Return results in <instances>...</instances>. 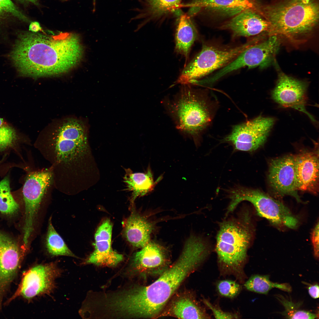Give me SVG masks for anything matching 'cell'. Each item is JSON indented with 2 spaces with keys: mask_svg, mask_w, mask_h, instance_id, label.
Masks as SVG:
<instances>
[{
  "mask_svg": "<svg viewBox=\"0 0 319 319\" xmlns=\"http://www.w3.org/2000/svg\"><path fill=\"white\" fill-rule=\"evenodd\" d=\"M61 273V270L53 263L31 268L23 274L18 287L7 302L20 296L29 300L49 293L54 287L55 280Z\"/></svg>",
  "mask_w": 319,
  "mask_h": 319,
  "instance_id": "12",
  "label": "cell"
},
{
  "mask_svg": "<svg viewBox=\"0 0 319 319\" xmlns=\"http://www.w3.org/2000/svg\"><path fill=\"white\" fill-rule=\"evenodd\" d=\"M23 256L16 242L0 232V309L3 296L16 275Z\"/></svg>",
  "mask_w": 319,
  "mask_h": 319,
  "instance_id": "15",
  "label": "cell"
},
{
  "mask_svg": "<svg viewBox=\"0 0 319 319\" xmlns=\"http://www.w3.org/2000/svg\"><path fill=\"white\" fill-rule=\"evenodd\" d=\"M9 17H15L25 22L29 21L11 0H0V19Z\"/></svg>",
  "mask_w": 319,
  "mask_h": 319,
  "instance_id": "31",
  "label": "cell"
},
{
  "mask_svg": "<svg viewBox=\"0 0 319 319\" xmlns=\"http://www.w3.org/2000/svg\"><path fill=\"white\" fill-rule=\"evenodd\" d=\"M197 36V30L190 17L185 14L181 15L176 26L175 49L185 57L186 61Z\"/></svg>",
  "mask_w": 319,
  "mask_h": 319,
  "instance_id": "25",
  "label": "cell"
},
{
  "mask_svg": "<svg viewBox=\"0 0 319 319\" xmlns=\"http://www.w3.org/2000/svg\"><path fill=\"white\" fill-rule=\"evenodd\" d=\"M244 286L248 290L257 293L267 294L272 288H277L287 292L291 291L288 284H279L271 281L268 275H256L251 277Z\"/></svg>",
  "mask_w": 319,
  "mask_h": 319,
  "instance_id": "28",
  "label": "cell"
},
{
  "mask_svg": "<svg viewBox=\"0 0 319 319\" xmlns=\"http://www.w3.org/2000/svg\"><path fill=\"white\" fill-rule=\"evenodd\" d=\"M84 53L80 37L75 33L48 36L20 31L9 57L19 76L36 78L68 72L80 63Z\"/></svg>",
  "mask_w": 319,
  "mask_h": 319,
  "instance_id": "2",
  "label": "cell"
},
{
  "mask_svg": "<svg viewBox=\"0 0 319 319\" xmlns=\"http://www.w3.org/2000/svg\"><path fill=\"white\" fill-rule=\"evenodd\" d=\"M307 87L305 82L281 73L272 91L271 97L281 106L292 108L303 112L313 122L316 123L315 118L306 110Z\"/></svg>",
  "mask_w": 319,
  "mask_h": 319,
  "instance_id": "13",
  "label": "cell"
},
{
  "mask_svg": "<svg viewBox=\"0 0 319 319\" xmlns=\"http://www.w3.org/2000/svg\"><path fill=\"white\" fill-rule=\"evenodd\" d=\"M230 201L227 210L232 211L243 201L252 203L258 214L272 224L280 227L296 228L298 220L289 209L281 202L258 189L238 186L228 191Z\"/></svg>",
  "mask_w": 319,
  "mask_h": 319,
  "instance_id": "7",
  "label": "cell"
},
{
  "mask_svg": "<svg viewBox=\"0 0 319 319\" xmlns=\"http://www.w3.org/2000/svg\"><path fill=\"white\" fill-rule=\"evenodd\" d=\"M252 224L249 213L246 212L220 224L216 249L219 260L225 268L236 271L243 263L252 237Z\"/></svg>",
  "mask_w": 319,
  "mask_h": 319,
  "instance_id": "5",
  "label": "cell"
},
{
  "mask_svg": "<svg viewBox=\"0 0 319 319\" xmlns=\"http://www.w3.org/2000/svg\"><path fill=\"white\" fill-rule=\"evenodd\" d=\"M257 41L255 38L233 47L204 45L201 51L185 66L176 83L189 84L224 67Z\"/></svg>",
  "mask_w": 319,
  "mask_h": 319,
  "instance_id": "8",
  "label": "cell"
},
{
  "mask_svg": "<svg viewBox=\"0 0 319 319\" xmlns=\"http://www.w3.org/2000/svg\"><path fill=\"white\" fill-rule=\"evenodd\" d=\"M275 121L272 118L259 116L235 126L223 141L231 144L237 150L254 151L264 144Z\"/></svg>",
  "mask_w": 319,
  "mask_h": 319,
  "instance_id": "10",
  "label": "cell"
},
{
  "mask_svg": "<svg viewBox=\"0 0 319 319\" xmlns=\"http://www.w3.org/2000/svg\"><path fill=\"white\" fill-rule=\"evenodd\" d=\"M17 1L23 3H31L35 5H38V0H17Z\"/></svg>",
  "mask_w": 319,
  "mask_h": 319,
  "instance_id": "37",
  "label": "cell"
},
{
  "mask_svg": "<svg viewBox=\"0 0 319 319\" xmlns=\"http://www.w3.org/2000/svg\"><path fill=\"white\" fill-rule=\"evenodd\" d=\"M168 260L163 250L155 243L149 242L134 256L133 263L139 270L156 273L164 269Z\"/></svg>",
  "mask_w": 319,
  "mask_h": 319,
  "instance_id": "21",
  "label": "cell"
},
{
  "mask_svg": "<svg viewBox=\"0 0 319 319\" xmlns=\"http://www.w3.org/2000/svg\"><path fill=\"white\" fill-rule=\"evenodd\" d=\"M206 242L198 237L187 240L179 257L154 282L130 287L125 296L127 309L134 318L158 317L168 301L184 280L208 254Z\"/></svg>",
  "mask_w": 319,
  "mask_h": 319,
  "instance_id": "3",
  "label": "cell"
},
{
  "mask_svg": "<svg viewBox=\"0 0 319 319\" xmlns=\"http://www.w3.org/2000/svg\"><path fill=\"white\" fill-rule=\"evenodd\" d=\"M278 36L271 35L266 40L253 44L240 53L235 59L222 68L210 77L215 82L233 71L248 66L253 68L259 66L263 68L271 63L278 49L279 42Z\"/></svg>",
  "mask_w": 319,
  "mask_h": 319,
  "instance_id": "11",
  "label": "cell"
},
{
  "mask_svg": "<svg viewBox=\"0 0 319 319\" xmlns=\"http://www.w3.org/2000/svg\"><path fill=\"white\" fill-rule=\"evenodd\" d=\"M28 142L25 135L6 121L0 126V152Z\"/></svg>",
  "mask_w": 319,
  "mask_h": 319,
  "instance_id": "27",
  "label": "cell"
},
{
  "mask_svg": "<svg viewBox=\"0 0 319 319\" xmlns=\"http://www.w3.org/2000/svg\"><path fill=\"white\" fill-rule=\"evenodd\" d=\"M180 92L167 108L177 128L184 134L196 138L210 122L208 102L188 84H182Z\"/></svg>",
  "mask_w": 319,
  "mask_h": 319,
  "instance_id": "6",
  "label": "cell"
},
{
  "mask_svg": "<svg viewBox=\"0 0 319 319\" xmlns=\"http://www.w3.org/2000/svg\"><path fill=\"white\" fill-rule=\"evenodd\" d=\"M268 178L274 191L281 196L290 195L300 202L297 193L294 156L288 155L274 159L270 163Z\"/></svg>",
  "mask_w": 319,
  "mask_h": 319,
  "instance_id": "14",
  "label": "cell"
},
{
  "mask_svg": "<svg viewBox=\"0 0 319 319\" xmlns=\"http://www.w3.org/2000/svg\"><path fill=\"white\" fill-rule=\"evenodd\" d=\"M276 298L282 305L285 310L282 315L286 318L289 319H315L318 317V315L310 312L299 309L300 304L294 303L292 300L281 295H276Z\"/></svg>",
  "mask_w": 319,
  "mask_h": 319,
  "instance_id": "30",
  "label": "cell"
},
{
  "mask_svg": "<svg viewBox=\"0 0 319 319\" xmlns=\"http://www.w3.org/2000/svg\"><path fill=\"white\" fill-rule=\"evenodd\" d=\"M112 225L109 220L104 221L95 235V250L85 263L97 265L114 266L123 259V255L113 250L111 246Z\"/></svg>",
  "mask_w": 319,
  "mask_h": 319,
  "instance_id": "16",
  "label": "cell"
},
{
  "mask_svg": "<svg viewBox=\"0 0 319 319\" xmlns=\"http://www.w3.org/2000/svg\"><path fill=\"white\" fill-rule=\"evenodd\" d=\"M319 222H318L313 230L311 234V241L315 256H319Z\"/></svg>",
  "mask_w": 319,
  "mask_h": 319,
  "instance_id": "34",
  "label": "cell"
},
{
  "mask_svg": "<svg viewBox=\"0 0 319 319\" xmlns=\"http://www.w3.org/2000/svg\"><path fill=\"white\" fill-rule=\"evenodd\" d=\"M29 30L33 33L38 32L42 31V29L40 23L38 22H31L29 26Z\"/></svg>",
  "mask_w": 319,
  "mask_h": 319,
  "instance_id": "36",
  "label": "cell"
},
{
  "mask_svg": "<svg viewBox=\"0 0 319 319\" xmlns=\"http://www.w3.org/2000/svg\"><path fill=\"white\" fill-rule=\"evenodd\" d=\"M123 178L126 190L131 193V201L138 197L144 196L151 192L161 179L160 177L154 181L150 167L145 172L134 173L130 168L125 169Z\"/></svg>",
  "mask_w": 319,
  "mask_h": 319,
  "instance_id": "23",
  "label": "cell"
},
{
  "mask_svg": "<svg viewBox=\"0 0 319 319\" xmlns=\"http://www.w3.org/2000/svg\"><path fill=\"white\" fill-rule=\"evenodd\" d=\"M123 233L128 242L133 246L142 248L149 242L153 229V224L144 217L133 212L123 223Z\"/></svg>",
  "mask_w": 319,
  "mask_h": 319,
  "instance_id": "22",
  "label": "cell"
},
{
  "mask_svg": "<svg viewBox=\"0 0 319 319\" xmlns=\"http://www.w3.org/2000/svg\"><path fill=\"white\" fill-rule=\"evenodd\" d=\"M218 290L222 296L232 298L239 293L240 288L235 282L229 280L220 281L217 284Z\"/></svg>",
  "mask_w": 319,
  "mask_h": 319,
  "instance_id": "32",
  "label": "cell"
},
{
  "mask_svg": "<svg viewBox=\"0 0 319 319\" xmlns=\"http://www.w3.org/2000/svg\"><path fill=\"white\" fill-rule=\"evenodd\" d=\"M294 156L298 191L317 194L319 191L318 153L305 151Z\"/></svg>",
  "mask_w": 319,
  "mask_h": 319,
  "instance_id": "17",
  "label": "cell"
},
{
  "mask_svg": "<svg viewBox=\"0 0 319 319\" xmlns=\"http://www.w3.org/2000/svg\"><path fill=\"white\" fill-rule=\"evenodd\" d=\"M88 135L84 121L66 118L52 123L35 142L50 165L53 185L61 193L76 194L86 183L90 157Z\"/></svg>",
  "mask_w": 319,
  "mask_h": 319,
  "instance_id": "1",
  "label": "cell"
},
{
  "mask_svg": "<svg viewBox=\"0 0 319 319\" xmlns=\"http://www.w3.org/2000/svg\"><path fill=\"white\" fill-rule=\"evenodd\" d=\"M19 208L11 194L9 178L6 176L0 181V212L5 215H13Z\"/></svg>",
  "mask_w": 319,
  "mask_h": 319,
  "instance_id": "29",
  "label": "cell"
},
{
  "mask_svg": "<svg viewBox=\"0 0 319 319\" xmlns=\"http://www.w3.org/2000/svg\"><path fill=\"white\" fill-rule=\"evenodd\" d=\"M140 8L132 9L136 14L129 22L142 20L135 31L151 22L162 21L172 14L181 5L182 0H137Z\"/></svg>",
  "mask_w": 319,
  "mask_h": 319,
  "instance_id": "19",
  "label": "cell"
},
{
  "mask_svg": "<svg viewBox=\"0 0 319 319\" xmlns=\"http://www.w3.org/2000/svg\"><path fill=\"white\" fill-rule=\"evenodd\" d=\"M260 5L256 0H194L191 7L229 16H235L247 10L259 13Z\"/></svg>",
  "mask_w": 319,
  "mask_h": 319,
  "instance_id": "20",
  "label": "cell"
},
{
  "mask_svg": "<svg viewBox=\"0 0 319 319\" xmlns=\"http://www.w3.org/2000/svg\"><path fill=\"white\" fill-rule=\"evenodd\" d=\"M45 245L48 252L52 256L76 257L55 230L51 222V217L48 221Z\"/></svg>",
  "mask_w": 319,
  "mask_h": 319,
  "instance_id": "26",
  "label": "cell"
},
{
  "mask_svg": "<svg viewBox=\"0 0 319 319\" xmlns=\"http://www.w3.org/2000/svg\"><path fill=\"white\" fill-rule=\"evenodd\" d=\"M270 25L258 12L252 10L243 11L222 25V29L231 31L234 37H249L263 32L268 33Z\"/></svg>",
  "mask_w": 319,
  "mask_h": 319,
  "instance_id": "18",
  "label": "cell"
},
{
  "mask_svg": "<svg viewBox=\"0 0 319 319\" xmlns=\"http://www.w3.org/2000/svg\"><path fill=\"white\" fill-rule=\"evenodd\" d=\"M308 292L310 295L314 299L319 297V288L317 284L310 286L308 288Z\"/></svg>",
  "mask_w": 319,
  "mask_h": 319,
  "instance_id": "35",
  "label": "cell"
},
{
  "mask_svg": "<svg viewBox=\"0 0 319 319\" xmlns=\"http://www.w3.org/2000/svg\"><path fill=\"white\" fill-rule=\"evenodd\" d=\"M162 316H170L180 319H205L207 316L189 295L183 294L175 299L164 312Z\"/></svg>",
  "mask_w": 319,
  "mask_h": 319,
  "instance_id": "24",
  "label": "cell"
},
{
  "mask_svg": "<svg viewBox=\"0 0 319 319\" xmlns=\"http://www.w3.org/2000/svg\"><path fill=\"white\" fill-rule=\"evenodd\" d=\"M260 13L270 24V35L293 39L309 32L316 26L319 4L316 0H283L261 5Z\"/></svg>",
  "mask_w": 319,
  "mask_h": 319,
  "instance_id": "4",
  "label": "cell"
},
{
  "mask_svg": "<svg viewBox=\"0 0 319 319\" xmlns=\"http://www.w3.org/2000/svg\"><path fill=\"white\" fill-rule=\"evenodd\" d=\"M205 304L212 310L216 319H232L237 318V316L233 314L224 312L215 307L206 300H204Z\"/></svg>",
  "mask_w": 319,
  "mask_h": 319,
  "instance_id": "33",
  "label": "cell"
},
{
  "mask_svg": "<svg viewBox=\"0 0 319 319\" xmlns=\"http://www.w3.org/2000/svg\"><path fill=\"white\" fill-rule=\"evenodd\" d=\"M53 185V175L49 169L31 172L22 189L25 213L23 241L29 244L39 209L48 190Z\"/></svg>",
  "mask_w": 319,
  "mask_h": 319,
  "instance_id": "9",
  "label": "cell"
}]
</instances>
